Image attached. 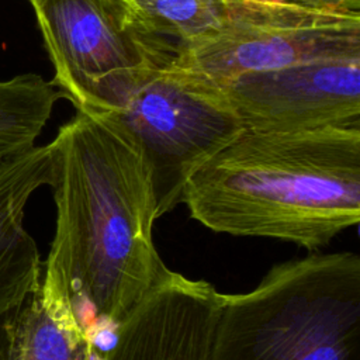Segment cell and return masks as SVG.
I'll use <instances>...</instances> for the list:
<instances>
[{
  "mask_svg": "<svg viewBox=\"0 0 360 360\" xmlns=\"http://www.w3.org/2000/svg\"><path fill=\"white\" fill-rule=\"evenodd\" d=\"M55 236L44 277L69 297L90 340L111 330L169 274L141 146L110 112L76 110L52 141Z\"/></svg>",
  "mask_w": 360,
  "mask_h": 360,
  "instance_id": "obj_1",
  "label": "cell"
},
{
  "mask_svg": "<svg viewBox=\"0 0 360 360\" xmlns=\"http://www.w3.org/2000/svg\"><path fill=\"white\" fill-rule=\"evenodd\" d=\"M181 202L208 229L326 246L360 219V127L243 129L187 180Z\"/></svg>",
  "mask_w": 360,
  "mask_h": 360,
  "instance_id": "obj_2",
  "label": "cell"
},
{
  "mask_svg": "<svg viewBox=\"0 0 360 360\" xmlns=\"http://www.w3.org/2000/svg\"><path fill=\"white\" fill-rule=\"evenodd\" d=\"M208 360H360V257L311 253L221 294Z\"/></svg>",
  "mask_w": 360,
  "mask_h": 360,
  "instance_id": "obj_3",
  "label": "cell"
},
{
  "mask_svg": "<svg viewBox=\"0 0 360 360\" xmlns=\"http://www.w3.org/2000/svg\"><path fill=\"white\" fill-rule=\"evenodd\" d=\"M110 114L141 146L158 218L181 202L191 174L243 131L224 91L179 65L153 69Z\"/></svg>",
  "mask_w": 360,
  "mask_h": 360,
  "instance_id": "obj_4",
  "label": "cell"
},
{
  "mask_svg": "<svg viewBox=\"0 0 360 360\" xmlns=\"http://www.w3.org/2000/svg\"><path fill=\"white\" fill-rule=\"evenodd\" d=\"M231 1L224 28L173 65L222 89L248 72L325 59H360V13Z\"/></svg>",
  "mask_w": 360,
  "mask_h": 360,
  "instance_id": "obj_5",
  "label": "cell"
},
{
  "mask_svg": "<svg viewBox=\"0 0 360 360\" xmlns=\"http://www.w3.org/2000/svg\"><path fill=\"white\" fill-rule=\"evenodd\" d=\"M55 75L76 110L112 112L155 69L94 0H28Z\"/></svg>",
  "mask_w": 360,
  "mask_h": 360,
  "instance_id": "obj_6",
  "label": "cell"
},
{
  "mask_svg": "<svg viewBox=\"0 0 360 360\" xmlns=\"http://www.w3.org/2000/svg\"><path fill=\"white\" fill-rule=\"evenodd\" d=\"M360 59L342 58L248 72L221 90L243 129L360 127Z\"/></svg>",
  "mask_w": 360,
  "mask_h": 360,
  "instance_id": "obj_7",
  "label": "cell"
},
{
  "mask_svg": "<svg viewBox=\"0 0 360 360\" xmlns=\"http://www.w3.org/2000/svg\"><path fill=\"white\" fill-rule=\"evenodd\" d=\"M221 292L205 280L169 271L107 335L91 360H208Z\"/></svg>",
  "mask_w": 360,
  "mask_h": 360,
  "instance_id": "obj_8",
  "label": "cell"
},
{
  "mask_svg": "<svg viewBox=\"0 0 360 360\" xmlns=\"http://www.w3.org/2000/svg\"><path fill=\"white\" fill-rule=\"evenodd\" d=\"M55 179L52 141L0 159V322L39 287L42 263L24 229V208L41 186Z\"/></svg>",
  "mask_w": 360,
  "mask_h": 360,
  "instance_id": "obj_9",
  "label": "cell"
},
{
  "mask_svg": "<svg viewBox=\"0 0 360 360\" xmlns=\"http://www.w3.org/2000/svg\"><path fill=\"white\" fill-rule=\"evenodd\" d=\"M91 347L68 294L44 276L0 322V360H91Z\"/></svg>",
  "mask_w": 360,
  "mask_h": 360,
  "instance_id": "obj_10",
  "label": "cell"
},
{
  "mask_svg": "<svg viewBox=\"0 0 360 360\" xmlns=\"http://www.w3.org/2000/svg\"><path fill=\"white\" fill-rule=\"evenodd\" d=\"M229 15V0H131L125 30L162 69L217 35Z\"/></svg>",
  "mask_w": 360,
  "mask_h": 360,
  "instance_id": "obj_11",
  "label": "cell"
},
{
  "mask_svg": "<svg viewBox=\"0 0 360 360\" xmlns=\"http://www.w3.org/2000/svg\"><path fill=\"white\" fill-rule=\"evenodd\" d=\"M65 93L37 73L0 80V159L35 145Z\"/></svg>",
  "mask_w": 360,
  "mask_h": 360,
  "instance_id": "obj_12",
  "label": "cell"
},
{
  "mask_svg": "<svg viewBox=\"0 0 360 360\" xmlns=\"http://www.w3.org/2000/svg\"><path fill=\"white\" fill-rule=\"evenodd\" d=\"M239 1L298 7V8H308V10L360 13V0H239Z\"/></svg>",
  "mask_w": 360,
  "mask_h": 360,
  "instance_id": "obj_13",
  "label": "cell"
},
{
  "mask_svg": "<svg viewBox=\"0 0 360 360\" xmlns=\"http://www.w3.org/2000/svg\"><path fill=\"white\" fill-rule=\"evenodd\" d=\"M94 1L118 27L125 30L129 18L131 0H94Z\"/></svg>",
  "mask_w": 360,
  "mask_h": 360,
  "instance_id": "obj_14",
  "label": "cell"
}]
</instances>
